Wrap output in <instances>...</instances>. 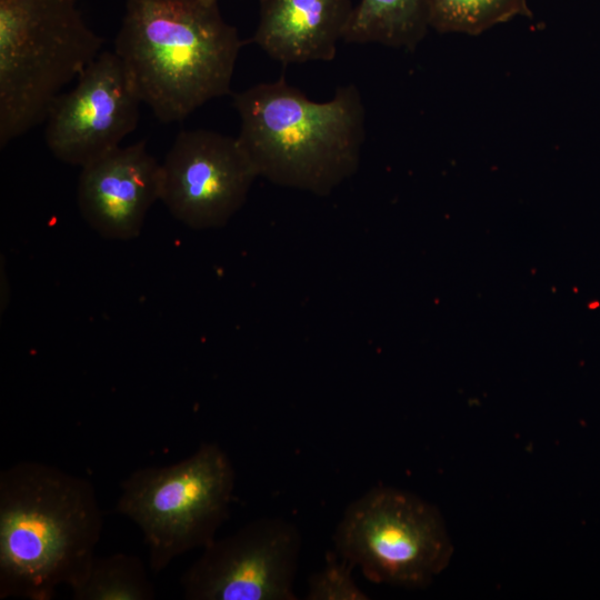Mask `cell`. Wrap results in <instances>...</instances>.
<instances>
[{
  "label": "cell",
  "instance_id": "obj_13",
  "mask_svg": "<svg viewBox=\"0 0 600 600\" xmlns=\"http://www.w3.org/2000/svg\"><path fill=\"white\" fill-rule=\"evenodd\" d=\"M74 600H152V582L140 558L127 553L94 557L83 578L71 588Z\"/></svg>",
  "mask_w": 600,
  "mask_h": 600
},
{
  "label": "cell",
  "instance_id": "obj_15",
  "mask_svg": "<svg viewBox=\"0 0 600 600\" xmlns=\"http://www.w3.org/2000/svg\"><path fill=\"white\" fill-rule=\"evenodd\" d=\"M354 566L336 551L328 554L324 567L308 580V600H368L352 578Z\"/></svg>",
  "mask_w": 600,
  "mask_h": 600
},
{
  "label": "cell",
  "instance_id": "obj_11",
  "mask_svg": "<svg viewBox=\"0 0 600 600\" xmlns=\"http://www.w3.org/2000/svg\"><path fill=\"white\" fill-rule=\"evenodd\" d=\"M352 9L350 0H260L252 41L286 64L330 61Z\"/></svg>",
  "mask_w": 600,
  "mask_h": 600
},
{
  "label": "cell",
  "instance_id": "obj_14",
  "mask_svg": "<svg viewBox=\"0 0 600 600\" xmlns=\"http://www.w3.org/2000/svg\"><path fill=\"white\" fill-rule=\"evenodd\" d=\"M527 0H431V29L478 36L517 17L530 18Z\"/></svg>",
  "mask_w": 600,
  "mask_h": 600
},
{
  "label": "cell",
  "instance_id": "obj_5",
  "mask_svg": "<svg viewBox=\"0 0 600 600\" xmlns=\"http://www.w3.org/2000/svg\"><path fill=\"white\" fill-rule=\"evenodd\" d=\"M234 480L228 454L202 443L177 463L140 468L121 481L116 512L140 528L152 572L216 539L229 518Z\"/></svg>",
  "mask_w": 600,
  "mask_h": 600
},
{
  "label": "cell",
  "instance_id": "obj_1",
  "mask_svg": "<svg viewBox=\"0 0 600 600\" xmlns=\"http://www.w3.org/2000/svg\"><path fill=\"white\" fill-rule=\"evenodd\" d=\"M103 528L92 483L38 461L0 472V599L51 600L88 571Z\"/></svg>",
  "mask_w": 600,
  "mask_h": 600
},
{
  "label": "cell",
  "instance_id": "obj_4",
  "mask_svg": "<svg viewBox=\"0 0 600 600\" xmlns=\"http://www.w3.org/2000/svg\"><path fill=\"white\" fill-rule=\"evenodd\" d=\"M77 0H0V147L46 121L101 52Z\"/></svg>",
  "mask_w": 600,
  "mask_h": 600
},
{
  "label": "cell",
  "instance_id": "obj_10",
  "mask_svg": "<svg viewBox=\"0 0 600 600\" xmlns=\"http://www.w3.org/2000/svg\"><path fill=\"white\" fill-rule=\"evenodd\" d=\"M160 196L161 163L144 141L119 146L81 168L78 207L103 238L129 240L139 236L147 212Z\"/></svg>",
  "mask_w": 600,
  "mask_h": 600
},
{
  "label": "cell",
  "instance_id": "obj_6",
  "mask_svg": "<svg viewBox=\"0 0 600 600\" xmlns=\"http://www.w3.org/2000/svg\"><path fill=\"white\" fill-rule=\"evenodd\" d=\"M334 551L376 583L426 588L453 546L440 511L417 494L376 487L352 501L333 534Z\"/></svg>",
  "mask_w": 600,
  "mask_h": 600
},
{
  "label": "cell",
  "instance_id": "obj_12",
  "mask_svg": "<svg viewBox=\"0 0 600 600\" xmlns=\"http://www.w3.org/2000/svg\"><path fill=\"white\" fill-rule=\"evenodd\" d=\"M431 0H360L343 41L414 49L431 28Z\"/></svg>",
  "mask_w": 600,
  "mask_h": 600
},
{
  "label": "cell",
  "instance_id": "obj_3",
  "mask_svg": "<svg viewBox=\"0 0 600 600\" xmlns=\"http://www.w3.org/2000/svg\"><path fill=\"white\" fill-rule=\"evenodd\" d=\"M233 106L238 139L258 176L324 196L357 171L366 111L354 84L318 102L279 78L234 94Z\"/></svg>",
  "mask_w": 600,
  "mask_h": 600
},
{
  "label": "cell",
  "instance_id": "obj_9",
  "mask_svg": "<svg viewBox=\"0 0 600 600\" xmlns=\"http://www.w3.org/2000/svg\"><path fill=\"white\" fill-rule=\"evenodd\" d=\"M140 100L114 51H101L60 93L46 118V143L60 161L83 167L111 150L138 126Z\"/></svg>",
  "mask_w": 600,
  "mask_h": 600
},
{
  "label": "cell",
  "instance_id": "obj_7",
  "mask_svg": "<svg viewBox=\"0 0 600 600\" xmlns=\"http://www.w3.org/2000/svg\"><path fill=\"white\" fill-rule=\"evenodd\" d=\"M297 527L260 518L214 539L180 578L187 600H296Z\"/></svg>",
  "mask_w": 600,
  "mask_h": 600
},
{
  "label": "cell",
  "instance_id": "obj_8",
  "mask_svg": "<svg viewBox=\"0 0 600 600\" xmlns=\"http://www.w3.org/2000/svg\"><path fill=\"white\" fill-rule=\"evenodd\" d=\"M257 177L238 137L182 130L161 163L160 200L191 229L220 228L244 204Z\"/></svg>",
  "mask_w": 600,
  "mask_h": 600
},
{
  "label": "cell",
  "instance_id": "obj_16",
  "mask_svg": "<svg viewBox=\"0 0 600 600\" xmlns=\"http://www.w3.org/2000/svg\"><path fill=\"white\" fill-rule=\"evenodd\" d=\"M219 1V0H218Z\"/></svg>",
  "mask_w": 600,
  "mask_h": 600
},
{
  "label": "cell",
  "instance_id": "obj_2",
  "mask_svg": "<svg viewBox=\"0 0 600 600\" xmlns=\"http://www.w3.org/2000/svg\"><path fill=\"white\" fill-rule=\"evenodd\" d=\"M241 46L218 0H127L113 51L142 103L170 123L230 92Z\"/></svg>",
  "mask_w": 600,
  "mask_h": 600
}]
</instances>
